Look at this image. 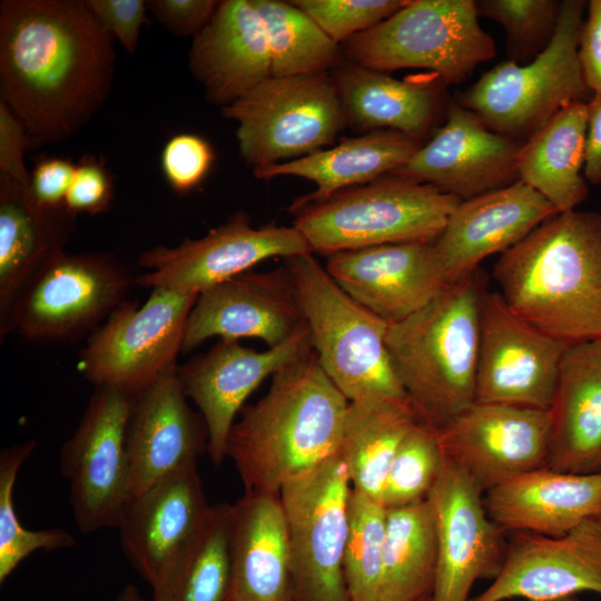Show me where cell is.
Masks as SVG:
<instances>
[{"label":"cell","instance_id":"obj_38","mask_svg":"<svg viewBox=\"0 0 601 601\" xmlns=\"http://www.w3.org/2000/svg\"><path fill=\"white\" fill-rule=\"evenodd\" d=\"M386 511L381 501L352 489L344 552L351 601H380Z\"/></svg>","mask_w":601,"mask_h":601},{"label":"cell","instance_id":"obj_22","mask_svg":"<svg viewBox=\"0 0 601 601\" xmlns=\"http://www.w3.org/2000/svg\"><path fill=\"white\" fill-rule=\"evenodd\" d=\"M305 319L287 268L248 270L200 293L189 313L181 353L208 338H258L275 347Z\"/></svg>","mask_w":601,"mask_h":601},{"label":"cell","instance_id":"obj_35","mask_svg":"<svg viewBox=\"0 0 601 601\" xmlns=\"http://www.w3.org/2000/svg\"><path fill=\"white\" fill-rule=\"evenodd\" d=\"M380 601L431 598L437 562L434 509L428 499L386 509Z\"/></svg>","mask_w":601,"mask_h":601},{"label":"cell","instance_id":"obj_43","mask_svg":"<svg viewBox=\"0 0 601 601\" xmlns=\"http://www.w3.org/2000/svg\"><path fill=\"white\" fill-rule=\"evenodd\" d=\"M214 160L209 142L194 134H178L165 144L160 164L168 185L185 194L197 187L206 177Z\"/></svg>","mask_w":601,"mask_h":601},{"label":"cell","instance_id":"obj_19","mask_svg":"<svg viewBox=\"0 0 601 601\" xmlns=\"http://www.w3.org/2000/svg\"><path fill=\"white\" fill-rule=\"evenodd\" d=\"M312 351L305 323L287 341L266 351L220 339L208 352L178 366L183 390L205 421L207 453L215 466L226 459L229 433L248 396L266 377Z\"/></svg>","mask_w":601,"mask_h":601},{"label":"cell","instance_id":"obj_13","mask_svg":"<svg viewBox=\"0 0 601 601\" xmlns=\"http://www.w3.org/2000/svg\"><path fill=\"white\" fill-rule=\"evenodd\" d=\"M132 395L96 387L73 434L59 457L70 483V504L78 529L93 533L117 528L131 497L126 425Z\"/></svg>","mask_w":601,"mask_h":601},{"label":"cell","instance_id":"obj_39","mask_svg":"<svg viewBox=\"0 0 601 601\" xmlns=\"http://www.w3.org/2000/svg\"><path fill=\"white\" fill-rule=\"evenodd\" d=\"M36 441L29 440L0 452V582L36 551H56L75 546L76 540L63 529L28 530L19 521L13 491L20 467L32 454Z\"/></svg>","mask_w":601,"mask_h":601},{"label":"cell","instance_id":"obj_25","mask_svg":"<svg viewBox=\"0 0 601 601\" xmlns=\"http://www.w3.org/2000/svg\"><path fill=\"white\" fill-rule=\"evenodd\" d=\"M553 205L522 181L461 200L433 243L446 283L479 269L493 254H503L548 218Z\"/></svg>","mask_w":601,"mask_h":601},{"label":"cell","instance_id":"obj_32","mask_svg":"<svg viewBox=\"0 0 601 601\" xmlns=\"http://www.w3.org/2000/svg\"><path fill=\"white\" fill-rule=\"evenodd\" d=\"M346 124L362 130H394L423 139L442 107V87L432 80H397L356 63L333 77Z\"/></svg>","mask_w":601,"mask_h":601},{"label":"cell","instance_id":"obj_48","mask_svg":"<svg viewBox=\"0 0 601 601\" xmlns=\"http://www.w3.org/2000/svg\"><path fill=\"white\" fill-rule=\"evenodd\" d=\"M31 145L23 125L0 100V176L29 186L30 171L23 157Z\"/></svg>","mask_w":601,"mask_h":601},{"label":"cell","instance_id":"obj_21","mask_svg":"<svg viewBox=\"0 0 601 601\" xmlns=\"http://www.w3.org/2000/svg\"><path fill=\"white\" fill-rule=\"evenodd\" d=\"M601 594V521L585 520L560 536L514 532L501 571L470 601H553Z\"/></svg>","mask_w":601,"mask_h":601},{"label":"cell","instance_id":"obj_27","mask_svg":"<svg viewBox=\"0 0 601 601\" xmlns=\"http://www.w3.org/2000/svg\"><path fill=\"white\" fill-rule=\"evenodd\" d=\"M483 499L489 516L504 532L560 536L601 511V473L544 466L504 481Z\"/></svg>","mask_w":601,"mask_h":601},{"label":"cell","instance_id":"obj_33","mask_svg":"<svg viewBox=\"0 0 601 601\" xmlns=\"http://www.w3.org/2000/svg\"><path fill=\"white\" fill-rule=\"evenodd\" d=\"M587 124V101L573 102L524 141L519 152V180L558 213L577 209L589 195L583 175Z\"/></svg>","mask_w":601,"mask_h":601},{"label":"cell","instance_id":"obj_46","mask_svg":"<svg viewBox=\"0 0 601 601\" xmlns=\"http://www.w3.org/2000/svg\"><path fill=\"white\" fill-rule=\"evenodd\" d=\"M147 8L157 20L177 36H196L208 23L219 1L151 0Z\"/></svg>","mask_w":601,"mask_h":601},{"label":"cell","instance_id":"obj_42","mask_svg":"<svg viewBox=\"0 0 601 601\" xmlns=\"http://www.w3.org/2000/svg\"><path fill=\"white\" fill-rule=\"evenodd\" d=\"M408 0H293L337 45L367 31Z\"/></svg>","mask_w":601,"mask_h":601},{"label":"cell","instance_id":"obj_31","mask_svg":"<svg viewBox=\"0 0 601 601\" xmlns=\"http://www.w3.org/2000/svg\"><path fill=\"white\" fill-rule=\"evenodd\" d=\"M423 145L422 139L394 130L367 131L311 155L253 171L259 179L296 176L316 189L292 204L319 203L356 185H366L403 167Z\"/></svg>","mask_w":601,"mask_h":601},{"label":"cell","instance_id":"obj_30","mask_svg":"<svg viewBox=\"0 0 601 601\" xmlns=\"http://www.w3.org/2000/svg\"><path fill=\"white\" fill-rule=\"evenodd\" d=\"M75 217L40 206L29 186L0 176V331L33 277L65 252Z\"/></svg>","mask_w":601,"mask_h":601},{"label":"cell","instance_id":"obj_1","mask_svg":"<svg viewBox=\"0 0 601 601\" xmlns=\"http://www.w3.org/2000/svg\"><path fill=\"white\" fill-rule=\"evenodd\" d=\"M112 36L87 0L0 4L1 101L31 144L58 142L106 102L114 80Z\"/></svg>","mask_w":601,"mask_h":601},{"label":"cell","instance_id":"obj_3","mask_svg":"<svg viewBox=\"0 0 601 601\" xmlns=\"http://www.w3.org/2000/svg\"><path fill=\"white\" fill-rule=\"evenodd\" d=\"M348 403L313 352L277 371L267 393L243 407L227 440L226 457L245 491L279 494L337 454Z\"/></svg>","mask_w":601,"mask_h":601},{"label":"cell","instance_id":"obj_2","mask_svg":"<svg viewBox=\"0 0 601 601\" xmlns=\"http://www.w3.org/2000/svg\"><path fill=\"white\" fill-rule=\"evenodd\" d=\"M493 277L518 316L556 339H601V213L548 218L500 255Z\"/></svg>","mask_w":601,"mask_h":601},{"label":"cell","instance_id":"obj_16","mask_svg":"<svg viewBox=\"0 0 601 601\" xmlns=\"http://www.w3.org/2000/svg\"><path fill=\"white\" fill-rule=\"evenodd\" d=\"M211 508L197 462L165 476L125 504L117 524L120 544L152 593L168 583Z\"/></svg>","mask_w":601,"mask_h":601},{"label":"cell","instance_id":"obj_18","mask_svg":"<svg viewBox=\"0 0 601 601\" xmlns=\"http://www.w3.org/2000/svg\"><path fill=\"white\" fill-rule=\"evenodd\" d=\"M483 494L447 460L427 497L437 534L431 601H470L474 583L495 579L502 569L508 546L505 532L489 516Z\"/></svg>","mask_w":601,"mask_h":601},{"label":"cell","instance_id":"obj_23","mask_svg":"<svg viewBox=\"0 0 601 601\" xmlns=\"http://www.w3.org/2000/svg\"><path fill=\"white\" fill-rule=\"evenodd\" d=\"M205 421L188 404L178 365L132 395L126 425L131 496L207 452Z\"/></svg>","mask_w":601,"mask_h":601},{"label":"cell","instance_id":"obj_8","mask_svg":"<svg viewBox=\"0 0 601 601\" xmlns=\"http://www.w3.org/2000/svg\"><path fill=\"white\" fill-rule=\"evenodd\" d=\"M364 68L390 72L421 68L444 85L462 82L492 59V37L479 23L474 0H408L396 13L344 42Z\"/></svg>","mask_w":601,"mask_h":601},{"label":"cell","instance_id":"obj_34","mask_svg":"<svg viewBox=\"0 0 601 601\" xmlns=\"http://www.w3.org/2000/svg\"><path fill=\"white\" fill-rule=\"evenodd\" d=\"M418 421L408 398L374 396L348 403L338 453L354 490L381 501L393 459Z\"/></svg>","mask_w":601,"mask_h":601},{"label":"cell","instance_id":"obj_11","mask_svg":"<svg viewBox=\"0 0 601 601\" xmlns=\"http://www.w3.org/2000/svg\"><path fill=\"white\" fill-rule=\"evenodd\" d=\"M352 489L339 453L282 487L290 548L292 601H351L344 552Z\"/></svg>","mask_w":601,"mask_h":601},{"label":"cell","instance_id":"obj_17","mask_svg":"<svg viewBox=\"0 0 601 601\" xmlns=\"http://www.w3.org/2000/svg\"><path fill=\"white\" fill-rule=\"evenodd\" d=\"M436 428L446 459L483 493L546 466L549 411L474 402Z\"/></svg>","mask_w":601,"mask_h":601},{"label":"cell","instance_id":"obj_15","mask_svg":"<svg viewBox=\"0 0 601 601\" xmlns=\"http://www.w3.org/2000/svg\"><path fill=\"white\" fill-rule=\"evenodd\" d=\"M307 253H312L309 245L294 226L256 228L245 213H236L200 238L141 253L138 265L148 272L136 277L135 284L198 296L267 258Z\"/></svg>","mask_w":601,"mask_h":601},{"label":"cell","instance_id":"obj_7","mask_svg":"<svg viewBox=\"0 0 601 601\" xmlns=\"http://www.w3.org/2000/svg\"><path fill=\"white\" fill-rule=\"evenodd\" d=\"M587 2L561 1L555 35L534 60H504L483 73L459 99L492 131L524 142L558 112L590 93L579 57Z\"/></svg>","mask_w":601,"mask_h":601},{"label":"cell","instance_id":"obj_29","mask_svg":"<svg viewBox=\"0 0 601 601\" xmlns=\"http://www.w3.org/2000/svg\"><path fill=\"white\" fill-rule=\"evenodd\" d=\"M549 414L546 466L601 473V339L566 348Z\"/></svg>","mask_w":601,"mask_h":601},{"label":"cell","instance_id":"obj_54","mask_svg":"<svg viewBox=\"0 0 601 601\" xmlns=\"http://www.w3.org/2000/svg\"><path fill=\"white\" fill-rule=\"evenodd\" d=\"M420 601H431V598L423 599V600H420Z\"/></svg>","mask_w":601,"mask_h":601},{"label":"cell","instance_id":"obj_24","mask_svg":"<svg viewBox=\"0 0 601 601\" xmlns=\"http://www.w3.org/2000/svg\"><path fill=\"white\" fill-rule=\"evenodd\" d=\"M325 269L356 302L386 321L412 315L449 284L433 243H402L339 252Z\"/></svg>","mask_w":601,"mask_h":601},{"label":"cell","instance_id":"obj_53","mask_svg":"<svg viewBox=\"0 0 601 601\" xmlns=\"http://www.w3.org/2000/svg\"><path fill=\"white\" fill-rule=\"evenodd\" d=\"M597 518L601 521V511L599 512V514L597 515Z\"/></svg>","mask_w":601,"mask_h":601},{"label":"cell","instance_id":"obj_51","mask_svg":"<svg viewBox=\"0 0 601 601\" xmlns=\"http://www.w3.org/2000/svg\"><path fill=\"white\" fill-rule=\"evenodd\" d=\"M116 601H151V600H146L141 595L137 587H135L134 584H128L120 591Z\"/></svg>","mask_w":601,"mask_h":601},{"label":"cell","instance_id":"obj_49","mask_svg":"<svg viewBox=\"0 0 601 601\" xmlns=\"http://www.w3.org/2000/svg\"><path fill=\"white\" fill-rule=\"evenodd\" d=\"M585 11L579 57L588 88L592 93H601V0L589 1Z\"/></svg>","mask_w":601,"mask_h":601},{"label":"cell","instance_id":"obj_40","mask_svg":"<svg viewBox=\"0 0 601 601\" xmlns=\"http://www.w3.org/2000/svg\"><path fill=\"white\" fill-rule=\"evenodd\" d=\"M446 462L436 426L420 420L393 459L381 502L393 509L426 500Z\"/></svg>","mask_w":601,"mask_h":601},{"label":"cell","instance_id":"obj_14","mask_svg":"<svg viewBox=\"0 0 601 601\" xmlns=\"http://www.w3.org/2000/svg\"><path fill=\"white\" fill-rule=\"evenodd\" d=\"M475 401L549 411L570 346L518 316L500 292L483 290Z\"/></svg>","mask_w":601,"mask_h":601},{"label":"cell","instance_id":"obj_10","mask_svg":"<svg viewBox=\"0 0 601 601\" xmlns=\"http://www.w3.org/2000/svg\"><path fill=\"white\" fill-rule=\"evenodd\" d=\"M135 279L109 253L65 250L22 292L0 337L14 332L28 342L52 344L91 335L127 300Z\"/></svg>","mask_w":601,"mask_h":601},{"label":"cell","instance_id":"obj_12","mask_svg":"<svg viewBox=\"0 0 601 601\" xmlns=\"http://www.w3.org/2000/svg\"><path fill=\"white\" fill-rule=\"evenodd\" d=\"M197 295L152 288L148 299L124 302L88 338L79 370L96 387L136 394L177 364Z\"/></svg>","mask_w":601,"mask_h":601},{"label":"cell","instance_id":"obj_37","mask_svg":"<svg viewBox=\"0 0 601 601\" xmlns=\"http://www.w3.org/2000/svg\"><path fill=\"white\" fill-rule=\"evenodd\" d=\"M229 512L228 503L213 505L199 535L151 601H230Z\"/></svg>","mask_w":601,"mask_h":601},{"label":"cell","instance_id":"obj_36","mask_svg":"<svg viewBox=\"0 0 601 601\" xmlns=\"http://www.w3.org/2000/svg\"><path fill=\"white\" fill-rule=\"evenodd\" d=\"M268 38L272 76L328 73L341 50L304 11L290 1L253 0Z\"/></svg>","mask_w":601,"mask_h":601},{"label":"cell","instance_id":"obj_45","mask_svg":"<svg viewBox=\"0 0 601 601\" xmlns=\"http://www.w3.org/2000/svg\"><path fill=\"white\" fill-rule=\"evenodd\" d=\"M102 27L124 49L134 53L146 21L147 2L142 0H87Z\"/></svg>","mask_w":601,"mask_h":601},{"label":"cell","instance_id":"obj_44","mask_svg":"<svg viewBox=\"0 0 601 601\" xmlns=\"http://www.w3.org/2000/svg\"><path fill=\"white\" fill-rule=\"evenodd\" d=\"M111 176L101 159L83 155L76 164L65 207L73 216L96 215L107 210L112 201Z\"/></svg>","mask_w":601,"mask_h":601},{"label":"cell","instance_id":"obj_28","mask_svg":"<svg viewBox=\"0 0 601 601\" xmlns=\"http://www.w3.org/2000/svg\"><path fill=\"white\" fill-rule=\"evenodd\" d=\"M230 601H292L288 526L279 494L247 492L229 512Z\"/></svg>","mask_w":601,"mask_h":601},{"label":"cell","instance_id":"obj_20","mask_svg":"<svg viewBox=\"0 0 601 601\" xmlns=\"http://www.w3.org/2000/svg\"><path fill=\"white\" fill-rule=\"evenodd\" d=\"M522 144L492 131L456 101L450 105L444 125L391 175L465 200L519 181Z\"/></svg>","mask_w":601,"mask_h":601},{"label":"cell","instance_id":"obj_5","mask_svg":"<svg viewBox=\"0 0 601 601\" xmlns=\"http://www.w3.org/2000/svg\"><path fill=\"white\" fill-rule=\"evenodd\" d=\"M460 201L428 184L386 175L289 211L312 253L329 256L386 244L434 243Z\"/></svg>","mask_w":601,"mask_h":601},{"label":"cell","instance_id":"obj_47","mask_svg":"<svg viewBox=\"0 0 601 601\" xmlns=\"http://www.w3.org/2000/svg\"><path fill=\"white\" fill-rule=\"evenodd\" d=\"M76 164L62 157H45L30 173L29 191L37 204L47 208H66L65 201Z\"/></svg>","mask_w":601,"mask_h":601},{"label":"cell","instance_id":"obj_52","mask_svg":"<svg viewBox=\"0 0 601 601\" xmlns=\"http://www.w3.org/2000/svg\"><path fill=\"white\" fill-rule=\"evenodd\" d=\"M553 601H581L577 595H569Z\"/></svg>","mask_w":601,"mask_h":601},{"label":"cell","instance_id":"obj_41","mask_svg":"<svg viewBox=\"0 0 601 601\" xmlns=\"http://www.w3.org/2000/svg\"><path fill=\"white\" fill-rule=\"evenodd\" d=\"M479 17L499 22L505 30L508 60L525 65L542 53L558 27L561 1L481 0Z\"/></svg>","mask_w":601,"mask_h":601},{"label":"cell","instance_id":"obj_4","mask_svg":"<svg viewBox=\"0 0 601 601\" xmlns=\"http://www.w3.org/2000/svg\"><path fill=\"white\" fill-rule=\"evenodd\" d=\"M485 288L479 268L388 324L385 343L394 372L420 420L436 427L475 401L479 307Z\"/></svg>","mask_w":601,"mask_h":601},{"label":"cell","instance_id":"obj_6","mask_svg":"<svg viewBox=\"0 0 601 601\" xmlns=\"http://www.w3.org/2000/svg\"><path fill=\"white\" fill-rule=\"evenodd\" d=\"M317 363L349 401L408 398L391 362L382 319L351 297L313 256L287 258Z\"/></svg>","mask_w":601,"mask_h":601},{"label":"cell","instance_id":"obj_26","mask_svg":"<svg viewBox=\"0 0 601 601\" xmlns=\"http://www.w3.org/2000/svg\"><path fill=\"white\" fill-rule=\"evenodd\" d=\"M189 68L221 108L272 76L266 28L253 0L219 1L194 37Z\"/></svg>","mask_w":601,"mask_h":601},{"label":"cell","instance_id":"obj_9","mask_svg":"<svg viewBox=\"0 0 601 601\" xmlns=\"http://www.w3.org/2000/svg\"><path fill=\"white\" fill-rule=\"evenodd\" d=\"M221 111L253 171L322 150L347 125L328 73L270 76Z\"/></svg>","mask_w":601,"mask_h":601},{"label":"cell","instance_id":"obj_50","mask_svg":"<svg viewBox=\"0 0 601 601\" xmlns=\"http://www.w3.org/2000/svg\"><path fill=\"white\" fill-rule=\"evenodd\" d=\"M588 124L583 175L592 185L601 184V93L587 101Z\"/></svg>","mask_w":601,"mask_h":601}]
</instances>
